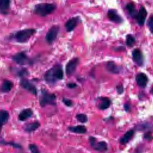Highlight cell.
<instances>
[{"label": "cell", "instance_id": "4dcf8cb0", "mask_svg": "<svg viewBox=\"0 0 153 153\" xmlns=\"http://www.w3.org/2000/svg\"><path fill=\"white\" fill-rule=\"evenodd\" d=\"M63 102L68 106H71L72 105V102L70 99H66V98H63Z\"/></svg>", "mask_w": 153, "mask_h": 153}, {"label": "cell", "instance_id": "e0dca14e", "mask_svg": "<svg viewBox=\"0 0 153 153\" xmlns=\"http://www.w3.org/2000/svg\"><path fill=\"white\" fill-rule=\"evenodd\" d=\"M40 126V123L39 121H36L35 122L30 123L26 124L24 126V130L27 132H32L36 130Z\"/></svg>", "mask_w": 153, "mask_h": 153}, {"label": "cell", "instance_id": "ffe728a7", "mask_svg": "<svg viewBox=\"0 0 153 153\" xmlns=\"http://www.w3.org/2000/svg\"><path fill=\"white\" fill-rule=\"evenodd\" d=\"M10 4V0H0V11L3 14L7 13Z\"/></svg>", "mask_w": 153, "mask_h": 153}, {"label": "cell", "instance_id": "1f68e13d", "mask_svg": "<svg viewBox=\"0 0 153 153\" xmlns=\"http://www.w3.org/2000/svg\"><path fill=\"white\" fill-rule=\"evenodd\" d=\"M117 91L119 94H121L123 92V87L122 85H119L117 87Z\"/></svg>", "mask_w": 153, "mask_h": 153}, {"label": "cell", "instance_id": "30bf717a", "mask_svg": "<svg viewBox=\"0 0 153 153\" xmlns=\"http://www.w3.org/2000/svg\"><path fill=\"white\" fill-rule=\"evenodd\" d=\"M147 16V12L143 7H142L137 13L136 19L139 25H143L145 23L146 17Z\"/></svg>", "mask_w": 153, "mask_h": 153}, {"label": "cell", "instance_id": "8fae6325", "mask_svg": "<svg viewBox=\"0 0 153 153\" xmlns=\"http://www.w3.org/2000/svg\"><path fill=\"white\" fill-rule=\"evenodd\" d=\"M133 60L139 66H142L143 63V59L140 51L139 49H135L132 53Z\"/></svg>", "mask_w": 153, "mask_h": 153}, {"label": "cell", "instance_id": "44dd1931", "mask_svg": "<svg viewBox=\"0 0 153 153\" xmlns=\"http://www.w3.org/2000/svg\"><path fill=\"white\" fill-rule=\"evenodd\" d=\"M134 134V130H130L127 131L124 135L120 139V142L123 144L127 143L133 137Z\"/></svg>", "mask_w": 153, "mask_h": 153}, {"label": "cell", "instance_id": "603a6c76", "mask_svg": "<svg viewBox=\"0 0 153 153\" xmlns=\"http://www.w3.org/2000/svg\"><path fill=\"white\" fill-rule=\"evenodd\" d=\"M111 101L107 97H103L101 98L100 103L99 104V108L100 109H106L108 108L110 106Z\"/></svg>", "mask_w": 153, "mask_h": 153}, {"label": "cell", "instance_id": "9c48e42d", "mask_svg": "<svg viewBox=\"0 0 153 153\" xmlns=\"http://www.w3.org/2000/svg\"><path fill=\"white\" fill-rule=\"evenodd\" d=\"M12 59L14 62L19 65H24L26 63L28 60V57L24 52H19L16 53L13 56Z\"/></svg>", "mask_w": 153, "mask_h": 153}, {"label": "cell", "instance_id": "f546056e", "mask_svg": "<svg viewBox=\"0 0 153 153\" xmlns=\"http://www.w3.org/2000/svg\"><path fill=\"white\" fill-rule=\"evenodd\" d=\"M28 74V72L26 69H22L18 72V75L20 76H25V75H27Z\"/></svg>", "mask_w": 153, "mask_h": 153}, {"label": "cell", "instance_id": "cb8c5ba5", "mask_svg": "<svg viewBox=\"0 0 153 153\" xmlns=\"http://www.w3.org/2000/svg\"><path fill=\"white\" fill-rule=\"evenodd\" d=\"M126 8L128 10V11L129 12L130 14L134 18H136V15L137 14V11L135 8V7L134 5H133V4L132 3H128L126 5Z\"/></svg>", "mask_w": 153, "mask_h": 153}, {"label": "cell", "instance_id": "d4e9b609", "mask_svg": "<svg viewBox=\"0 0 153 153\" xmlns=\"http://www.w3.org/2000/svg\"><path fill=\"white\" fill-rule=\"evenodd\" d=\"M126 42L127 45H128L129 47H131V46H132L134 44L135 39L133 37V36H132L131 35H128L126 36Z\"/></svg>", "mask_w": 153, "mask_h": 153}, {"label": "cell", "instance_id": "e575fe53", "mask_svg": "<svg viewBox=\"0 0 153 153\" xmlns=\"http://www.w3.org/2000/svg\"><path fill=\"white\" fill-rule=\"evenodd\" d=\"M124 107H125V109H126V111H128L129 110V106H128V105L126 104V105H124Z\"/></svg>", "mask_w": 153, "mask_h": 153}, {"label": "cell", "instance_id": "4fadbf2b", "mask_svg": "<svg viewBox=\"0 0 153 153\" xmlns=\"http://www.w3.org/2000/svg\"><path fill=\"white\" fill-rule=\"evenodd\" d=\"M108 16L111 21L115 23H121L123 20L122 18L118 14V13L114 10H109L108 13Z\"/></svg>", "mask_w": 153, "mask_h": 153}, {"label": "cell", "instance_id": "7c38bea8", "mask_svg": "<svg viewBox=\"0 0 153 153\" xmlns=\"http://www.w3.org/2000/svg\"><path fill=\"white\" fill-rule=\"evenodd\" d=\"M136 81L140 87H145L148 82V78L145 74L140 73L136 75Z\"/></svg>", "mask_w": 153, "mask_h": 153}, {"label": "cell", "instance_id": "6da1fadb", "mask_svg": "<svg viewBox=\"0 0 153 153\" xmlns=\"http://www.w3.org/2000/svg\"><path fill=\"white\" fill-rule=\"evenodd\" d=\"M63 78V72L60 65H57L48 70L44 74V79L49 84H54Z\"/></svg>", "mask_w": 153, "mask_h": 153}, {"label": "cell", "instance_id": "d6a6232c", "mask_svg": "<svg viewBox=\"0 0 153 153\" xmlns=\"http://www.w3.org/2000/svg\"><path fill=\"white\" fill-rule=\"evenodd\" d=\"M67 86L71 88H75L76 87V84L74 82H69V83L67 84Z\"/></svg>", "mask_w": 153, "mask_h": 153}, {"label": "cell", "instance_id": "f1b7e54d", "mask_svg": "<svg viewBox=\"0 0 153 153\" xmlns=\"http://www.w3.org/2000/svg\"><path fill=\"white\" fill-rule=\"evenodd\" d=\"M148 26L152 33H153V15L151 16L148 21Z\"/></svg>", "mask_w": 153, "mask_h": 153}, {"label": "cell", "instance_id": "836d02e7", "mask_svg": "<svg viewBox=\"0 0 153 153\" xmlns=\"http://www.w3.org/2000/svg\"><path fill=\"white\" fill-rule=\"evenodd\" d=\"M145 138L147 139L148 140H151L152 139V136L149 133H148L145 134Z\"/></svg>", "mask_w": 153, "mask_h": 153}, {"label": "cell", "instance_id": "83f0119b", "mask_svg": "<svg viewBox=\"0 0 153 153\" xmlns=\"http://www.w3.org/2000/svg\"><path fill=\"white\" fill-rule=\"evenodd\" d=\"M29 149L32 153H40L38 146L33 143H31L29 145Z\"/></svg>", "mask_w": 153, "mask_h": 153}, {"label": "cell", "instance_id": "9a60e30c", "mask_svg": "<svg viewBox=\"0 0 153 153\" xmlns=\"http://www.w3.org/2000/svg\"><path fill=\"white\" fill-rule=\"evenodd\" d=\"M106 68L109 71L114 74H119L121 72L122 70L121 66L117 65L115 63L112 62H108L106 65Z\"/></svg>", "mask_w": 153, "mask_h": 153}, {"label": "cell", "instance_id": "484cf974", "mask_svg": "<svg viewBox=\"0 0 153 153\" xmlns=\"http://www.w3.org/2000/svg\"><path fill=\"white\" fill-rule=\"evenodd\" d=\"M76 119L78 120V121H79V122L81 123H86L88 120V118H87V117L85 115V114H78L76 115Z\"/></svg>", "mask_w": 153, "mask_h": 153}, {"label": "cell", "instance_id": "52a82bcc", "mask_svg": "<svg viewBox=\"0 0 153 153\" xmlns=\"http://www.w3.org/2000/svg\"><path fill=\"white\" fill-rule=\"evenodd\" d=\"M59 30V27L57 26H53L49 29L46 35V40L48 43H51L56 39Z\"/></svg>", "mask_w": 153, "mask_h": 153}, {"label": "cell", "instance_id": "5bb4252c", "mask_svg": "<svg viewBox=\"0 0 153 153\" xmlns=\"http://www.w3.org/2000/svg\"><path fill=\"white\" fill-rule=\"evenodd\" d=\"M32 114H33V111H32V109L29 108H27V109H23L20 112V113L18 116V118H19V120L20 121H25L29 118H30L32 115Z\"/></svg>", "mask_w": 153, "mask_h": 153}, {"label": "cell", "instance_id": "2e32d148", "mask_svg": "<svg viewBox=\"0 0 153 153\" xmlns=\"http://www.w3.org/2000/svg\"><path fill=\"white\" fill-rule=\"evenodd\" d=\"M13 87V82L11 81L10 80L5 79L3 81L1 86L0 90H1V91L2 93H8L11 90Z\"/></svg>", "mask_w": 153, "mask_h": 153}, {"label": "cell", "instance_id": "7402d4cb", "mask_svg": "<svg viewBox=\"0 0 153 153\" xmlns=\"http://www.w3.org/2000/svg\"><path fill=\"white\" fill-rule=\"evenodd\" d=\"M68 129L72 132L76 133H81V134L85 133H86V131H87L86 128L84 126H72V127H69Z\"/></svg>", "mask_w": 153, "mask_h": 153}, {"label": "cell", "instance_id": "5b68a950", "mask_svg": "<svg viewBox=\"0 0 153 153\" xmlns=\"http://www.w3.org/2000/svg\"><path fill=\"white\" fill-rule=\"evenodd\" d=\"M90 142L92 147L97 151L103 152V151H106L108 149L107 144L105 142L100 141V142H97L96 139L93 137H90Z\"/></svg>", "mask_w": 153, "mask_h": 153}, {"label": "cell", "instance_id": "3957f363", "mask_svg": "<svg viewBox=\"0 0 153 153\" xmlns=\"http://www.w3.org/2000/svg\"><path fill=\"white\" fill-rule=\"evenodd\" d=\"M39 101L42 107H44L47 105H56V96L54 94L49 93L44 89H42Z\"/></svg>", "mask_w": 153, "mask_h": 153}, {"label": "cell", "instance_id": "d6986e66", "mask_svg": "<svg viewBox=\"0 0 153 153\" xmlns=\"http://www.w3.org/2000/svg\"><path fill=\"white\" fill-rule=\"evenodd\" d=\"M77 23L78 20L76 18H72L71 19H69L65 23V27L66 28V30L69 32L73 30L76 27Z\"/></svg>", "mask_w": 153, "mask_h": 153}, {"label": "cell", "instance_id": "7a4b0ae2", "mask_svg": "<svg viewBox=\"0 0 153 153\" xmlns=\"http://www.w3.org/2000/svg\"><path fill=\"white\" fill-rule=\"evenodd\" d=\"M56 7L53 4H39L35 5L34 8L35 13L41 16H45L51 13L55 9Z\"/></svg>", "mask_w": 153, "mask_h": 153}, {"label": "cell", "instance_id": "277c9868", "mask_svg": "<svg viewBox=\"0 0 153 153\" xmlns=\"http://www.w3.org/2000/svg\"><path fill=\"white\" fill-rule=\"evenodd\" d=\"M35 29H26L18 31L15 35V38L19 42H26L35 33Z\"/></svg>", "mask_w": 153, "mask_h": 153}, {"label": "cell", "instance_id": "ac0fdd59", "mask_svg": "<svg viewBox=\"0 0 153 153\" xmlns=\"http://www.w3.org/2000/svg\"><path fill=\"white\" fill-rule=\"evenodd\" d=\"M9 117L8 111L5 110H0V131L3 125L7 122Z\"/></svg>", "mask_w": 153, "mask_h": 153}, {"label": "cell", "instance_id": "d590c367", "mask_svg": "<svg viewBox=\"0 0 153 153\" xmlns=\"http://www.w3.org/2000/svg\"><path fill=\"white\" fill-rule=\"evenodd\" d=\"M151 91H152V93H153V86H152V90H151Z\"/></svg>", "mask_w": 153, "mask_h": 153}, {"label": "cell", "instance_id": "ba28073f", "mask_svg": "<svg viewBox=\"0 0 153 153\" xmlns=\"http://www.w3.org/2000/svg\"><path fill=\"white\" fill-rule=\"evenodd\" d=\"M79 62L78 58L71 59L66 66V73L68 76L71 75L75 71Z\"/></svg>", "mask_w": 153, "mask_h": 153}, {"label": "cell", "instance_id": "4316f807", "mask_svg": "<svg viewBox=\"0 0 153 153\" xmlns=\"http://www.w3.org/2000/svg\"><path fill=\"white\" fill-rule=\"evenodd\" d=\"M0 143H2V144H5V145H11L14 148H21L22 146L20 145L17 143H15V142H6L5 140H1L0 141Z\"/></svg>", "mask_w": 153, "mask_h": 153}, {"label": "cell", "instance_id": "8992f818", "mask_svg": "<svg viewBox=\"0 0 153 153\" xmlns=\"http://www.w3.org/2000/svg\"><path fill=\"white\" fill-rule=\"evenodd\" d=\"M20 85L25 89L28 90L33 94L36 95L37 90L36 87L26 78H22L20 81Z\"/></svg>", "mask_w": 153, "mask_h": 153}]
</instances>
